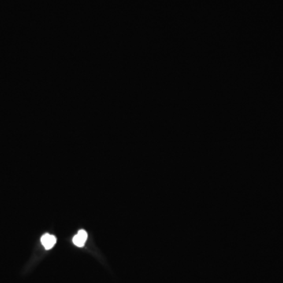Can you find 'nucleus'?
I'll use <instances>...</instances> for the list:
<instances>
[{"label":"nucleus","instance_id":"1","mask_svg":"<svg viewBox=\"0 0 283 283\" xmlns=\"http://www.w3.org/2000/svg\"><path fill=\"white\" fill-rule=\"evenodd\" d=\"M56 242H57V239L55 236L50 235V234H45L41 238V243L46 250L53 248L54 245L56 244Z\"/></svg>","mask_w":283,"mask_h":283},{"label":"nucleus","instance_id":"2","mask_svg":"<svg viewBox=\"0 0 283 283\" xmlns=\"http://www.w3.org/2000/svg\"><path fill=\"white\" fill-rule=\"evenodd\" d=\"M87 239V233L84 230H80L78 232L77 235L73 238L72 242L74 243L75 246L78 247H83L85 244L86 241Z\"/></svg>","mask_w":283,"mask_h":283}]
</instances>
